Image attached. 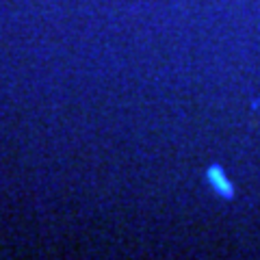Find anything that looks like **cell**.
Segmentation results:
<instances>
[{
    "mask_svg": "<svg viewBox=\"0 0 260 260\" xmlns=\"http://www.w3.org/2000/svg\"><path fill=\"white\" fill-rule=\"evenodd\" d=\"M206 178H208V182H210V186L221 195L223 200H232L234 198V186H232V182L228 180V176L223 174V169L219 167V165H213L206 172Z\"/></svg>",
    "mask_w": 260,
    "mask_h": 260,
    "instance_id": "obj_1",
    "label": "cell"
}]
</instances>
